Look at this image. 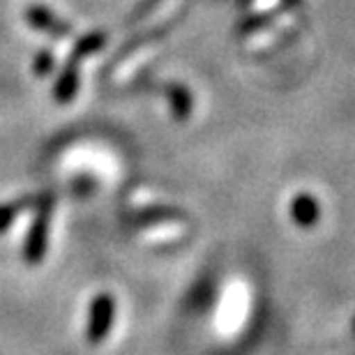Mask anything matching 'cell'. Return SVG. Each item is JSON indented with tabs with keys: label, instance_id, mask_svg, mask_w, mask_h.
Here are the masks:
<instances>
[{
	"label": "cell",
	"instance_id": "cell-1",
	"mask_svg": "<svg viewBox=\"0 0 355 355\" xmlns=\"http://www.w3.org/2000/svg\"><path fill=\"white\" fill-rule=\"evenodd\" d=\"M113 316H116V300L109 293H99L90 304V316H88V342L90 344H102L106 335H109Z\"/></svg>",
	"mask_w": 355,
	"mask_h": 355
},
{
	"label": "cell",
	"instance_id": "cell-2",
	"mask_svg": "<svg viewBox=\"0 0 355 355\" xmlns=\"http://www.w3.org/2000/svg\"><path fill=\"white\" fill-rule=\"evenodd\" d=\"M51 208L53 205H42L37 219L33 222V229L28 231L26 247H24V259L31 266L40 263L46 254L49 245V222H51Z\"/></svg>",
	"mask_w": 355,
	"mask_h": 355
},
{
	"label": "cell",
	"instance_id": "cell-3",
	"mask_svg": "<svg viewBox=\"0 0 355 355\" xmlns=\"http://www.w3.org/2000/svg\"><path fill=\"white\" fill-rule=\"evenodd\" d=\"M26 21L35 28V31L46 33L49 37H55V40H65V37L72 35V28H69L67 21L55 17V14L49 10L46 5H37V3L28 5Z\"/></svg>",
	"mask_w": 355,
	"mask_h": 355
},
{
	"label": "cell",
	"instance_id": "cell-4",
	"mask_svg": "<svg viewBox=\"0 0 355 355\" xmlns=\"http://www.w3.org/2000/svg\"><path fill=\"white\" fill-rule=\"evenodd\" d=\"M53 194H31L24 198H17L12 203H3L0 205V233L10 229V224L17 219L21 212L26 210H40L42 205H53Z\"/></svg>",
	"mask_w": 355,
	"mask_h": 355
},
{
	"label": "cell",
	"instance_id": "cell-5",
	"mask_svg": "<svg viewBox=\"0 0 355 355\" xmlns=\"http://www.w3.org/2000/svg\"><path fill=\"white\" fill-rule=\"evenodd\" d=\"M76 90H79V65L69 60L67 67L62 69V74L58 76V83H55V88H53V97H55V102L67 104L74 99Z\"/></svg>",
	"mask_w": 355,
	"mask_h": 355
},
{
	"label": "cell",
	"instance_id": "cell-6",
	"mask_svg": "<svg viewBox=\"0 0 355 355\" xmlns=\"http://www.w3.org/2000/svg\"><path fill=\"white\" fill-rule=\"evenodd\" d=\"M291 215L300 226H311L318 222V201L309 194H297L291 203Z\"/></svg>",
	"mask_w": 355,
	"mask_h": 355
},
{
	"label": "cell",
	"instance_id": "cell-7",
	"mask_svg": "<svg viewBox=\"0 0 355 355\" xmlns=\"http://www.w3.org/2000/svg\"><path fill=\"white\" fill-rule=\"evenodd\" d=\"M106 44V37H104V33H92V35H86L83 40H79L74 44V51H72V62H79L83 60V58H88V55H92V53H97V51H102V46Z\"/></svg>",
	"mask_w": 355,
	"mask_h": 355
},
{
	"label": "cell",
	"instance_id": "cell-8",
	"mask_svg": "<svg viewBox=\"0 0 355 355\" xmlns=\"http://www.w3.org/2000/svg\"><path fill=\"white\" fill-rule=\"evenodd\" d=\"M141 233H144V238L146 240H150V243H171V240H175V238H180L182 233H184V229L180 224H173L171 219H168V224L164 222V224H159V226H146V229H141Z\"/></svg>",
	"mask_w": 355,
	"mask_h": 355
},
{
	"label": "cell",
	"instance_id": "cell-9",
	"mask_svg": "<svg viewBox=\"0 0 355 355\" xmlns=\"http://www.w3.org/2000/svg\"><path fill=\"white\" fill-rule=\"evenodd\" d=\"M168 97H171V106H173V113L180 120H184V116H189L191 111V97H189V90L182 88V86H173L168 90Z\"/></svg>",
	"mask_w": 355,
	"mask_h": 355
},
{
	"label": "cell",
	"instance_id": "cell-10",
	"mask_svg": "<svg viewBox=\"0 0 355 355\" xmlns=\"http://www.w3.org/2000/svg\"><path fill=\"white\" fill-rule=\"evenodd\" d=\"M55 60H53V53L51 51H40L37 55H35V74H49L53 69Z\"/></svg>",
	"mask_w": 355,
	"mask_h": 355
},
{
	"label": "cell",
	"instance_id": "cell-11",
	"mask_svg": "<svg viewBox=\"0 0 355 355\" xmlns=\"http://www.w3.org/2000/svg\"><path fill=\"white\" fill-rule=\"evenodd\" d=\"M275 0H257V10H261V7H268V5H272Z\"/></svg>",
	"mask_w": 355,
	"mask_h": 355
}]
</instances>
